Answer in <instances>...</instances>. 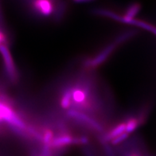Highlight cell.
<instances>
[{"instance_id":"obj_10","label":"cell","mask_w":156,"mask_h":156,"mask_svg":"<svg viewBox=\"0 0 156 156\" xmlns=\"http://www.w3.org/2000/svg\"><path fill=\"white\" fill-rule=\"evenodd\" d=\"M128 136H129V134L125 132L122 134L116 136V137L114 138L113 140H111L110 142L112 145H114V146L118 145L122 142H124V140H126L128 138Z\"/></svg>"},{"instance_id":"obj_7","label":"cell","mask_w":156,"mask_h":156,"mask_svg":"<svg viewBox=\"0 0 156 156\" xmlns=\"http://www.w3.org/2000/svg\"><path fill=\"white\" fill-rule=\"evenodd\" d=\"M60 105L65 110H69L72 105V92L70 85H68L62 89L60 97Z\"/></svg>"},{"instance_id":"obj_11","label":"cell","mask_w":156,"mask_h":156,"mask_svg":"<svg viewBox=\"0 0 156 156\" xmlns=\"http://www.w3.org/2000/svg\"><path fill=\"white\" fill-rule=\"evenodd\" d=\"M8 38L5 34L4 31H3L1 29H0V46L2 45H8Z\"/></svg>"},{"instance_id":"obj_14","label":"cell","mask_w":156,"mask_h":156,"mask_svg":"<svg viewBox=\"0 0 156 156\" xmlns=\"http://www.w3.org/2000/svg\"><path fill=\"white\" fill-rule=\"evenodd\" d=\"M75 3H88L90 2H93L94 0H73Z\"/></svg>"},{"instance_id":"obj_2","label":"cell","mask_w":156,"mask_h":156,"mask_svg":"<svg viewBox=\"0 0 156 156\" xmlns=\"http://www.w3.org/2000/svg\"><path fill=\"white\" fill-rule=\"evenodd\" d=\"M66 115L68 118L74 120L77 124L87 127L98 133H102L104 131V127L98 121L85 113L74 109H69L66 112Z\"/></svg>"},{"instance_id":"obj_3","label":"cell","mask_w":156,"mask_h":156,"mask_svg":"<svg viewBox=\"0 0 156 156\" xmlns=\"http://www.w3.org/2000/svg\"><path fill=\"white\" fill-rule=\"evenodd\" d=\"M0 53L3 58L5 70L8 79L11 82L15 83L18 80V74L8 46H0Z\"/></svg>"},{"instance_id":"obj_1","label":"cell","mask_w":156,"mask_h":156,"mask_svg":"<svg viewBox=\"0 0 156 156\" xmlns=\"http://www.w3.org/2000/svg\"><path fill=\"white\" fill-rule=\"evenodd\" d=\"M135 34V31H129L122 33L119 37H117L113 42L109 44L96 55L92 58H89L86 59L83 63L84 66L87 68H95L100 66L109 58L117 46L128 41L131 37H133Z\"/></svg>"},{"instance_id":"obj_5","label":"cell","mask_w":156,"mask_h":156,"mask_svg":"<svg viewBox=\"0 0 156 156\" xmlns=\"http://www.w3.org/2000/svg\"><path fill=\"white\" fill-rule=\"evenodd\" d=\"M75 136L70 131L68 132H58L54 135L50 145L52 149L67 148L68 146L74 144Z\"/></svg>"},{"instance_id":"obj_4","label":"cell","mask_w":156,"mask_h":156,"mask_svg":"<svg viewBox=\"0 0 156 156\" xmlns=\"http://www.w3.org/2000/svg\"><path fill=\"white\" fill-rule=\"evenodd\" d=\"M31 9L37 15L48 17L55 11V5L52 0H32Z\"/></svg>"},{"instance_id":"obj_9","label":"cell","mask_w":156,"mask_h":156,"mask_svg":"<svg viewBox=\"0 0 156 156\" xmlns=\"http://www.w3.org/2000/svg\"><path fill=\"white\" fill-rule=\"evenodd\" d=\"M66 11V5L63 3H60L55 9V18L56 21H59L61 20L63 14Z\"/></svg>"},{"instance_id":"obj_6","label":"cell","mask_w":156,"mask_h":156,"mask_svg":"<svg viewBox=\"0 0 156 156\" xmlns=\"http://www.w3.org/2000/svg\"><path fill=\"white\" fill-rule=\"evenodd\" d=\"M126 131V124L125 122H121L116 124L113 128H111L108 131H107L104 135L100 138V140L105 141V142H110L116 136L125 133Z\"/></svg>"},{"instance_id":"obj_12","label":"cell","mask_w":156,"mask_h":156,"mask_svg":"<svg viewBox=\"0 0 156 156\" xmlns=\"http://www.w3.org/2000/svg\"><path fill=\"white\" fill-rule=\"evenodd\" d=\"M123 156H143V155L140 154V151L136 150H131L127 151Z\"/></svg>"},{"instance_id":"obj_8","label":"cell","mask_w":156,"mask_h":156,"mask_svg":"<svg viewBox=\"0 0 156 156\" xmlns=\"http://www.w3.org/2000/svg\"><path fill=\"white\" fill-rule=\"evenodd\" d=\"M125 124H126L125 132L128 134L133 132V131L137 129L138 127L140 125L138 119L134 116H130L129 118H128L126 120V121L125 122Z\"/></svg>"},{"instance_id":"obj_13","label":"cell","mask_w":156,"mask_h":156,"mask_svg":"<svg viewBox=\"0 0 156 156\" xmlns=\"http://www.w3.org/2000/svg\"><path fill=\"white\" fill-rule=\"evenodd\" d=\"M83 151L85 156H94V155H93L90 150L87 147H84L83 149Z\"/></svg>"}]
</instances>
